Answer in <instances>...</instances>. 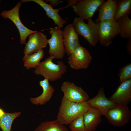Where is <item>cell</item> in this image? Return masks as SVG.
I'll list each match as a JSON object with an SVG mask.
<instances>
[{"mask_svg":"<svg viewBox=\"0 0 131 131\" xmlns=\"http://www.w3.org/2000/svg\"><path fill=\"white\" fill-rule=\"evenodd\" d=\"M104 0H78L72 7L79 17L87 20L91 19Z\"/></svg>","mask_w":131,"mask_h":131,"instance_id":"52a82bcc","label":"cell"},{"mask_svg":"<svg viewBox=\"0 0 131 131\" xmlns=\"http://www.w3.org/2000/svg\"><path fill=\"white\" fill-rule=\"evenodd\" d=\"M61 89L64 94L63 96L70 101L82 102L87 101L89 99L87 92L73 83L64 81L62 84Z\"/></svg>","mask_w":131,"mask_h":131,"instance_id":"30bf717a","label":"cell"},{"mask_svg":"<svg viewBox=\"0 0 131 131\" xmlns=\"http://www.w3.org/2000/svg\"><path fill=\"white\" fill-rule=\"evenodd\" d=\"M21 1H19L16 6L11 9L4 10L0 13L1 16L5 19H8L15 25L19 33L21 44L26 43L27 38L31 34L37 31L30 30L25 27L22 24L20 19L19 15V9L21 5Z\"/></svg>","mask_w":131,"mask_h":131,"instance_id":"5b68a950","label":"cell"},{"mask_svg":"<svg viewBox=\"0 0 131 131\" xmlns=\"http://www.w3.org/2000/svg\"><path fill=\"white\" fill-rule=\"evenodd\" d=\"M49 81L46 79L40 81L39 84L42 89L43 91L39 96L30 99L32 104L36 105H43L49 101L51 99L55 89L53 86L49 84Z\"/></svg>","mask_w":131,"mask_h":131,"instance_id":"e0dca14e","label":"cell"},{"mask_svg":"<svg viewBox=\"0 0 131 131\" xmlns=\"http://www.w3.org/2000/svg\"><path fill=\"white\" fill-rule=\"evenodd\" d=\"M105 116L114 126H123L129 122L131 112L128 105H118L109 110Z\"/></svg>","mask_w":131,"mask_h":131,"instance_id":"9c48e42d","label":"cell"},{"mask_svg":"<svg viewBox=\"0 0 131 131\" xmlns=\"http://www.w3.org/2000/svg\"><path fill=\"white\" fill-rule=\"evenodd\" d=\"M119 82L121 83L131 79V64H127L122 68L118 74Z\"/></svg>","mask_w":131,"mask_h":131,"instance_id":"d4e9b609","label":"cell"},{"mask_svg":"<svg viewBox=\"0 0 131 131\" xmlns=\"http://www.w3.org/2000/svg\"><path fill=\"white\" fill-rule=\"evenodd\" d=\"M69 125V128L71 131H87L83 115L76 118Z\"/></svg>","mask_w":131,"mask_h":131,"instance_id":"cb8c5ba5","label":"cell"},{"mask_svg":"<svg viewBox=\"0 0 131 131\" xmlns=\"http://www.w3.org/2000/svg\"><path fill=\"white\" fill-rule=\"evenodd\" d=\"M116 21L120 28L119 35L121 37L128 39L131 38V20L129 16L119 18Z\"/></svg>","mask_w":131,"mask_h":131,"instance_id":"44dd1931","label":"cell"},{"mask_svg":"<svg viewBox=\"0 0 131 131\" xmlns=\"http://www.w3.org/2000/svg\"><path fill=\"white\" fill-rule=\"evenodd\" d=\"M47 2H49L51 6H57L62 2L61 1L59 0H45Z\"/></svg>","mask_w":131,"mask_h":131,"instance_id":"484cf974","label":"cell"},{"mask_svg":"<svg viewBox=\"0 0 131 131\" xmlns=\"http://www.w3.org/2000/svg\"><path fill=\"white\" fill-rule=\"evenodd\" d=\"M99 41L101 45L107 47L112 43L113 40L119 34L120 28L117 21L106 20L98 23Z\"/></svg>","mask_w":131,"mask_h":131,"instance_id":"277c9868","label":"cell"},{"mask_svg":"<svg viewBox=\"0 0 131 131\" xmlns=\"http://www.w3.org/2000/svg\"><path fill=\"white\" fill-rule=\"evenodd\" d=\"M101 113L95 108L90 107L83 115L84 124L87 131H95L102 120Z\"/></svg>","mask_w":131,"mask_h":131,"instance_id":"ac0fdd59","label":"cell"},{"mask_svg":"<svg viewBox=\"0 0 131 131\" xmlns=\"http://www.w3.org/2000/svg\"><path fill=\"white\" fill-rule=\"evenodd\" d=\"M69 56L68 63L71 67L75 70L87 68L92 59L89 51L80 45L76 48Z\"/></svg>","mask_w":131,"mask_h":131,"instance_id":"ba28073f","label":"cell"},{"mask_svg":"<svg viewBox=\"0 0 131 131\" xmlns=\"http://www.w3.org/2000/svg\"><path fill=\"white\" fill-rule=\"evenodd\" d=\"M0 2H1V0H0Z\"/></svg>","mask_w":131,"mask_h":131,"instance_id":"f546056e","label":"cell"},{"mask_svg":"<svg viewBox=\"0 0 131 131\" xmlns=\"http://www.w3.org/2000/svg\"><path fill=\"white\" fill-rule=\"evenodd\" d=\"M20 112L12 113L5 112L0 117V127L2 131H11L12 123L14 120L21 114Z\"/></svg>","mask_w":131,"mask_h":131,"instance_id":"7402d4cb","label":"cell"},{"mask_svg":"<svg viewBox=\"0 0 131 131\" xmlns=\"http://www.w3.org/2000/svg\"><path fill=\"white\" fill-rule=\"evenodd\" d=\"M109 99L117 105H128L131 101V79L121 83Z\"/></svg>","mask_w":131,"mask_h":131,"instance_id":"4fadbf2b","label":"cell"},{"mask_svg":"<svg viewBox=\"0 0 131 131\" xmlns=\"http://www.w3.org/2000/svg\"><path fill=\"white\" fill-rule=\"evenodd\" d=\"M22 2L32 1L35 2L42 7L46 12L48 17L52 19L55 25L60 29L63 27V25L66 23V21L58 13L59 11L65 8L64 7L53 9L52 6L42 0H22Z\"/></svg>","mask_w":131,"mask_h":131,"instance_id":"9a60e30c","label":"cell"},{"mask_svg":"<svg viewBox=\"0 0 131 131\" xmlns=\"http://www.w3.org/2000/svg\"><path fill=\"white\" fill-rule=\"evenodd\" d=\"M117 6L116 0L105 1L98 9V14L95 20V22L98 23L100 21L103 20H114Z\"/></svg>","mask_w":131,"mask_h":131,"instance_id":"2e32d148","label":"cell"},{"mask_svg":"<svg viewBox=\"0 0 131 131\" xmlns=\"http://www.w3.org/2000/svg\"><path fill=\"white\" fill-rule=\"evenodd\" d=\"M34 131H68L67 127L57 119L41 123Z\"/></svg>","mask_w":131,"mask_h":131,"instance_id":"d6986e66","label":"cell"},{"mask_svg":"<svg viewBox=\"0 0 131 131\" xmlns=\"http://www.w3.org/2000/svg\"><path fill=\"white\" fill-rule=\"evenodd\" d=\"M63 40L67 55L69 56L80 45L78 35L72 24H69L62 30Z\"/></svg>","mask_w":131,"mask_h":131,"instance_id":"5bb4252c","label":"cell"},{"mask_svg":"<svg viewBox=\"0 0 131 131\" xmlns=\"http://www.w3.org/2000/svg\"><path fill=\"white\" fill-rule=\"evenodd\" d=\"M116 0L117 8L114 19L116 21L121 17L129 16L131 12V0Z\"/></svg>","mask_w":131,"mask_h":131,"instance_id":"603a6c76","label":"cell"},{"mask_svg":"<svg viewBox=\"0 0 131 131\" xmlns=\"http://www.w3.org/2000/svg\"><path fill=\"white\" fill-rule=\"evenodd\" d=\"M90 107L87 101L82 102H72L63 96L57 119L65 125H69L76 118L83 115Z\"/></svg>","mask_w":131,"mask_h":131,"instance_id":"6da1fadb","label":"cell"},{"mask_svg":"<svg viewBox=\"0 0 131 131\" xmlns=\"http://www.w3.org/2000/svg\"><path fill=\"white\" fill-rule=\"evenodd\" d=\"M78 0H67L68 2V4L66 7H65V8L72 7L78 1Z\"/></svg>","mask_w":131,"mask_h":131,"instance_id":"4316f807","label":"cell"},{"mask_svg":"<svg viewBox=\"0 0 131 131\" xmlns=\"http://www.w3.org/2000/svg\"><path fill=\"white\" fill-rule=\"evenodd\" d=\"M51 38L48 40L49 46L48 53L54 56L55 58L61 59L66 53L63 37L62 30L57 27L50 29Z\"/></svg>","mask_w":131,"mask_h":131,"instance_id":"8992f818","label":"cell"},{"mask_svg":"<svg viewBox=\"0 0 131 131\" xmlns=\"http://www.w3.org/2000/svg\"><path fill=\"white\" fill-rule=\"evenodd\" d=\"M87 102L90 106L105 116L110 109L118 105L106 97L103 87L99 90L97 95Z\"/></svg>","mask_w":131,"mask_h":131,"instance_id":"8fae6325","label":"cell"},{"mask_svg":"<svg viewBox=\"0 0 131 131\" xmlns=\"http://www.w3.org/2000/svg\"><path fill=\"white\" fill-rule=\"evenodd\" d=\"M131 38L129 39L127 41V51L128 52L131 54Z\"/></svg>","mask_w":131,"mask_h":131,"instance_id":"83f0119b","label":"cell"},{"mask_svg":"<svg viewBox=\"0 0 131 131\" xmlns=\"http://www.w3.org/2000/svg\"><path fill=\"white\" fill-rule=\"evenodd\" d=\"M44 56V51L43 49L35 53L25 55L22 58L24 66L27 69L35 68L39 64Z\"/></svg>","mask_w":131,"mask_h":131,"instance_id":"ffe728a7","label":"cell"},{"mask_svg":"<svg viewBox=\"0 0 131 131\" xmlns=\"http://www.w3.org/2000/svg\"><path fill=\"white\" fill-rule=\"evenodd\" d=\"M88 21V23H86L83 19L78 17L74 18L72 24L78 35L82 36L90 45L95 47L99 41L98 23L92 18Z\"/></svg>","mask_w":131,"mask_h":131,"instance_id":"3957f363","label":"cell"},{"mask_svg":"<svg viewBox=\"0 0 131 131\" xmlns=\"http://www.w3.org/2000/svg\"><path fill=\"white\" fill-rule=\"evenodd\" d=\"M5 113L2 109L0 108V117L3 115Z\"/></svg>","mask_w":131,"mask_h":131,"instance_id":"f1b7e54d","label":"cell"},{"mask_svg":"<svg viewBox=\"0 0 131 131\" xmlns=\"http://www.w3.org/2000/svg\"><path fill=\"white\" fill-rule=\"evenodd\" d=\"M29 36L28 41L24 49V55L37 52L47 46V36L41 32L36 31Z\"/></svg>","mask_w":131,"mask_h":131,"instance_id":"7c38bea8","label":"cell"},{"mask_svg":"<svg viewBox=\"0 0 131 131\" xmlns=\"http://www.w3.org/2000/svg\"><path fill=\"white\" fill-rule=\"evenodd\" d=\"M54 56L50 55L45 60L41 62L35 68L34 73L40 75L51 82L54 81L61 78L67 71V67L62 61H57V64L53 62Z\"/></svg>","mask_w":131,"mask_h":131,"instance_id":"7a4b0ae2","label":"cell"}]
</instances>
